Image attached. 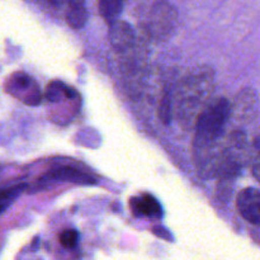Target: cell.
<instances>
[{"label":"cell","instance_id":"8992f818","mask_svg":"<svg viewBox=\"0 0 260 260\" xmlns=\"http://www.w3.org/2000/svg\"><path fill=\"white\" fill-rule=\"evenodd\" d=\"M131 207L139 216L156 217L161 213V207L156 198L151 194H142L141 197H134L131 200Z\"/></svg>","mask_w":260,"mask_h":260},{"label":"cell","instance_id":"9c48e42d","mask_svg":"<svg viewBox=\"0 0 260 260\" xmlns=\"http://www.w3.org/2000/svg\"><path fill=\"white\" fill-rule=\"evenodd\" d=\"M61 96L68 99H74L78 96V93L70 86L65 85L61 81H52L47 88V98L51 102H57Z\"/></svg>","mask_w":260,"mask_h":260},{"label":"cell","instance_id":"52a82bcc","mask_svg":"<svg viewBox=\"0 0 260 260\" xmlns=\"http://www.w3.org/2000/svg\"><path fill=\"white\" fill-rule=\"evenodd\" d=\"M68 23L75 29H80L88 20V9L85 0H68Z\"/></svg>","mask_w":260,"mask_h":260},{"label":"cell","instance_id":"5bb4252c","mask_svg":"<svg viewBox=\"0 0 260 260\" xmlns=\"http://www.w3.org/2000/svg\"><path fill=\"white\" fill-rule=\"evenodd\" d=\"M46 2H48L50 4H52V5H60L62 0H46Z\"/></svg>","mask_w":260,"mask_h":260},{"label":"cell","instance_id":"ba28073f","mask_svg":"<svg viewBox=\"0 0 260 260\" xmlns=\"http://www.w3.org/2000/svg\"><path fill=\"white\" fill-rule=\"evenodd\" d=\"M122 9L123 0H99V12L107 22H114L122 13Z\"/></svg>","mask_w":260,"mask_h":260},{"label":"cell","instance_id":"7c38bea8","mask_svg":"<svg viewBox=\"0 0 260 260\" xmlns=\"http://www.w3.org/2000/svg\"><path fill=\"white\" fill-rule=\"evenodd\" d=\"M170 111H172V107H170V98L169 96H165L162 99L161 104H160V118L162 119L165 124H168L170 122Z\"/></svg>","mask_w":260,"mask_h":260},{"label":"cell","instance_id":"6da1fadb","mask_svg":"<svg viewBox=\"0 0 260 260\" xmlns=\"http://www.w3.org/2000/svg\"><path fill=\"white\" fill-rule=\"evenodd\" d=\"M230 114L231 104L225 98L217 99L201 113L196 128V150H205L215 144L222 135Z\"/></svg>","mask_w":260,"mask_h":260},{"label":"cell","instance_id":"8fae6325","mask_svg":"<svg viewBox=\"0 0 260 260\" xmlns=\"http://www.w3.org/2000/svg\"><path fill=\"white\" fill-rule=\"evenodd\" d=\"M79 240V234L76 230H65L60 234V243L65 248H74L76 246Z\"/></svg>","mask_w":260,"mask_h":260},{"label":"cell","instance_id":"3957f363","mask_svg":"<svg viewBox=\"0 0 260 260\" xmlns=\"http://www.w3.org/2000/svg\"><path fill=\"white\" fill-rule=\"evenodd\" d=\"M236 207L244 220L260 226V190L251 187L241 190L236 198Z\"/></svg>","mask_w":260,"mask_h":260},{"label":"cell","instance_id":"30bf717a","mask_svg":"<svg viewBox=\"0 0 260 260\" xmlns=\"http://www.w3.org/2000/svg\"><path fill=\"white\" fill-rule=\"evenodd\" d=\"M23 189H24V185H15L8 189L0 190V212L12 205L13 201L23 192Z\"/></svg>","mask_w":260,"mask_h":260},{"label":"cell","instance_id":"4fadbf2b","mask_svg":"<svg viewBox=\"0 0 260 260\" xmlns=\"http://www.w3.org/2000/svg\"><path fill=\"white\" fill-rule=\"evenodd\" d=\"M256 155L254 157L253 161V175L255 177V179L260 183V141L258 142V147H256Z\"/></svg>","mask_w":260,"mask_h":260},{"label":"cell","instance_id":"7a4b0ae2","mask_svg":"<svg viewBox=\"0 0 260 260\" xmlns=\"http://www.w3.org/2000/svg\"><path fill=\"white\" fill-rule=\"evenodd\" d=\"M178 23L177 9L168 0H155L149 13V33L157 40L172 36Z\"/></svg>","mask_w":260,"mask_h":260},{"label":"cell","instance_id":"5b68a950","mask_svg":"<svg viewBox=\"0 0 260 260\" xmlns=\"http://www.w3.org/2000/svg\"><path fill=\"white\" fill-rule=\"evenodd\" d=\"M111 24L109 40H111L112 46L117 50H126L131 47L135 40L131 25L127 24L126 22H118V20H114Z\"/></svg>","mask_w":260,"mask_h":260},{"label":"cell","instance_id":"277c9868","mask_svg":"<svg viewBox=\"0 0 260 260\" xmlns=\"http://www.w3.org/2000/svg\"><path fill=\"white\" fill-rule=\"evenodd\" d=\"M51 179V180H65V182L76 183L80 185H93L96 184L95 178L91 175L86 174V173L81 172V170H76L70 167H60L55 168V169L50 170L42 180Z\"/></svg>","mask_w":260,"mask_h":260}]
</instances>
